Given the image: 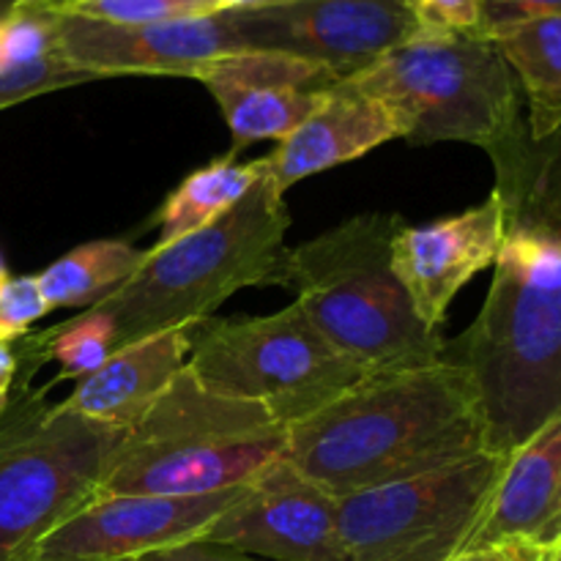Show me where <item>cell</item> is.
Masks as SVG:
<instances>
[{
    "label": "cell",
    "mask_w": 561,
    "mask_h": 561,
    "mask_svg": "<svg viewBox=\"0 0 561 561\" xmlns=\"http://www.w3.org/2000/svg\"><path fill=\"white\" fill-rule=\"evenodd\" d=\"M513 69L535 140L561 129V16L526 22L491 36Z\"/></svg>",
    "instance_id": "obj_20"
},
{
    "label": "cell",
    "mask_w": 561,
    "mask_h": 561,
    "mask_svg": "<svg viewBox=\"0 0 561 561\" xmlns=\"http://www.w3.org/2000/svg\"><path fill=\"white\" fill-rule=\"evenodd\" d=\"M482 3L485 0H409V11L416 33L453 36V33H480Z\"/></svg>",
    "instance_id": "obj_26"
},
{
    "label": "cell",
    "mask_w": 561,
    "mask_h": 561,
    "mask_svg": "<svg viewBox=\"0 0 561 561\" xmlns=\"http://www.w3.org/2000/svg\"><path fill=\"white\" fill-rule=\"evenodd\" d=\"M49 312L47 299L38 288L36 277H11L0 288V340L14 343L31 334L33 323L42 321Z\"/></svg>",
    "instance_id": "obj_25"
},
{
    "label": "cell",
    "mask_w": 561,
    "mask_h": 561,
    "mask_svg": "<svg viewBox=\"0 0 561 561\" xmlns=\"http://www.w3.org/2000/svg\"><path fill=\"white\" fill-rule=\"evenodd\" d=\"M146 261V250L121 239H99L75 247L36 274L38 288L55 307H96L126 283Z\"/></svg>",
    "instance_id": "obj_22"
},
{
    "label": "cell",
    "mask_w": 561,
    "mask_h": 561,
    "mask_svg": "<svg viewBox=\"0 0 561 561\" xmlns=\"http://www.w3.org/2000/svg\"><path fill=\"white\" fill-rule=\"evenodd\" d=\"M137 561H263L255 557H247V553L233 551V548L225 546H214V542H184V546L175 548H164V551L148 553V557L137 559Z\"/></svg>",
    "instance_id": "obj_28"
},
{
    "label": "cell",
    "mask_w": 561,
    "mask_h": 561,
    "mask_svg": "<svg viewBox=\"0 0 561 561\" xmlns=\"http://www.w3.org/2000/svg\"><path fill=\"white\" fill-rule=\"evenodd\" d=\"M55 5L88 20L115 22V25H148V22L208 14L201 0H66Z\"/></svg>",
    "instance_id": "obj_24"
},
{
    "label": "cell",
    "mask_w": 561,
    "mask_h": 561,
    "mask_svg": "<svg viewBox=\"0 0 561 561\" xmlns=\"http://www.w3.org/2000/svg\"><path fill=\"white\" fill-rule=\"evenodd\" d=\"M14 5H16V0H0V16L9 14V11L14 9Z\"/></svg>",
    "instance_id": "obj_34"
},
{
    "label": "cell",
    "mask_w": 561,
    "mask_h": 561,
    "mask_svg": "<svg viewBox=\"0 0 561 561\" xmlns=\"http://www.w3.org/2000/svg\"><path fill=\"white\" fill-rule=\"evenodd\" d=\"M16 3H55V0H16Z\"/></svg>",
    "instance_id": "obj_35"
},
{
    "label": "cell",
    "mask_w": 561,
    "mask_h": 561,
    "mask_svg": "<svg viewBox=\"0 0 561 561\" xmlns=\"http://www.w3.org/2000/svg\"><path fill=\"white\" fill-rule=\"evenodd\" d=\"M16 376H20V356H16V348L0 340V411L9 405L11 394H14Z\"/></svg>",
    "instance_id": "obj_30"
},
{
    "label": "cell",
    "mask_w": 561,
    "mask_h": 561,
    "mask_svg": "<svg viewBox=\"0 0 561 561\" xmlns=\"http://www.w3.org/2000/svg\"><path fill=\"white\" fill-rule=\"evenodd\" d=\"M263 179V159L236 162V157L214 159L192 170L168 195L153 222L159 225L157 247L179 241L233 208Z\"/></svg>",
    "instance_id": "obj_21"
},
{
    "label": "cell",
    "mask_w": 561,
    "mask_h": 561,
    "mask_svg": "<svg viewBox=\"0 0 561 561\" xmlns=\"http://www.w3.org/2000/svg\"><path fill=\"white\" fill-rule=\"evenodd\" d=\"M192 80L203 82L233 135L230 157L257 140L288 137L337 85V77L312 60L272 49H241L222 55Z\"/></svg>",
    "instance_id": "obj_14"
},
{
    "label": "cell",
    "mask_w": 561,
    "mask_h": 561,
    "mask_svg": "<svg viewBox=\"0 0 561 561\" xmlns=\"http://www.w3.org/2000/svg\"><path fill=\"white\" fill-rule=\"evenodd\" d=\"M58 38L66 58L96 80L124 75L195 77L211 60L244 49L228 14L115 25L58 9Z\"/></svg>",
    "instance_id": "obj_13"
},
{
    "label": "cell",
    "mask_w": 561,
    "mask_h": 561,
    "mask_svg": "<svg viewBox=\"0 0 561 561\" xmlns=\"http://www.w3.org/2000/svg\"><path fill=\"white\" fill-rule=\"evenodd\" d=\"M211 392L263 405L285 427L318 414L365 378L296 305L190 327V362Z\"/></svg>",
    "instance_id": "obj_8"
},
{
    "label": "cell",
    "mask_w": 561,
    "mask_h": 561,
    "mask_svg": "<svg viewBox=\"0 0 561 561\" xmlns=\"http://www.w3.org/2000/svg\"><path fill=\"white\" fill-rule=\"evenodd\" d=\"M93 80L60 49L53 3H16L0 16V110Z\"/></svg>",
    "instance_id": "obj_19"
},
{
    "label": "cell",
    "mask_w": 561,
    "mask_h": 561,
    "mask_svg": "<svg viewBox=\"0 0 561 561\" xmlns=\"http://www.w3.org/2000/svg\"><path fill=\"white\" fill-rule=\"evenodd\" d=\"M507 455L351 493L337 502L343 561H447L474 531Z\"/></svg>",
    "instance_id": "obj_9"
},
{
    "label": "cell",
    "mask_w": 561,
    "mask_h": 561,
    "mask_svg": "<svg viewBox=\"0 0 561 561\" xmlns=\"http://www.w3.org/2000/svg\"><path fill=\"white\" fill-rule=\"evenodd\" d=\"M546 559V548H537L531 542H496V546H482V548H466L458 551L447 561H542Z\"/></svg>",
    "instance_id": "obj_29"
},
{
    "label": "cell",
    "mask_w": 561,
    "mask_h": 561,
    "mask_svg": "<svg viewBox=\"0 0 561 561\" xmlns=\"http://www.w3.org/2000/svg\"><path fill=\"white\" fill-rule=\"evenodd\" d=\"M126 431L47 403L27 381L0 411V561H25L42 537L99 496Z\"/></svg>",
    "instance_id": "obj_7"
},
{
    "label": "cell",
    "mask_w": 561,
    "mask_h": 561,
    "mask_svg": "<svg viewBox=\"0 0 561 561\" xmlns=\"http://www.w3.org/2000/svg\"><path fill=\"white\" fill-rule=\"evenodd\" d=\"M115 351V323L99 307H88L82 316L69 318L53 329L22 337L20 370L22 367H42L44 362H58L60 378H85L104 365Z\"/></svg>",
    "instance_id": "obj_23"
},
{
    "label": "cell",
    "mask_w": 561,
    "mask_h": 561,
    "mask_svg": "<svg viewBox=\"0 0 561 561\" xmlns=\"http://www.w3.org/2000/svg\"><path fill=\"white\" fill-rule=\"evenodd\" d=\"M510 540L546 551L561 542V414L504 458L485 510L460 551Z\"/></svg>",
    "instance_id": "obj_17"
},
{
    "label": "cell",
    "mask_w": 561,
    "mask_h": 561,
    "mask_svg": "<svg viewBox=\"0 0 561 561\" xmlns=\"http://www.w3.org/2000/svg\"><path fill=\"white\" fill-rule=\"evenodd\" d=\"M288 427L263 405L211 392L190 367L124 433L99 493L208 496L285 458Z\"/></svg>",
    "instance_id": "obj_4"
},
{
    "label": "cell",
    "mask_w": 561,
    "mask_h": 561,
    "mask_svg": "<svg viewBox=\"0 0 561 561\" xmlns=\"http://www.w3.org/2000/svg\"><path fill=\"white\" fill-rule=\"evenodd\" d=\"M502 236L504 211L496 192L431 225H400L392 239V268L427 327L442 332L455 296L493 266Z\"/></svg>",
    "instance_id": "obj_15"
},
{
    "label": "cell",
    "mask_w": 561,
    "mask_h": 561,
    "mask_svg": "<svg viewBox=\"0 0 561 561\" xmlns=\"http://www.w3.org/2000/svg\"><path fill=\"white\" fill-rule=\"evenodd\" d=\"M561 16V0H485L482 3V36H496L526 22Z\"/></svg>",
    "instance_id": "obj_27"
},
{
    "label": "cell",
    "mask_w": 561,
    "mask_h": 561,
    "mask_svg": "<svg viewBox=\"0 0 561 561\" xmlns=\"http://www.w3.org/2000/svg\"><path fill=\"white\" fill-rule=\"evenodd\" d=\"M190 362V329H170L121 345L99 370L80 378L60 409L99 425L129 431Z\"/></svg>",
    "instance_id": "obj_18"
},
{
    "label": "cell",
    "mask_w": 561,
    "mask_h": 561,
    "mask_svg": "<svg viewBox=\"0 0 561 561\" xmlns=\"http://www.w3.org/2000/svg\"><path fill=\"white\" fill-rule=\"evenodd\" d=\"M55 3H66V0H55Z\"/></svg>",
    "instance_id": "obj_36"
},
{
    "label": "cell",
    "mask_w": 561,
    "mask_h": 561,
    "mask_svg": "<svg viewBox=\"0 0 561 561\" xmlns=\"http://www.w3.org/2000/svg\"><path fill=\"white\" fill-rule=\"evenodd\" d=\"M225 14L244 49L312 60L337 80L359 75L416 36L409 0H283Z\"/></svg>",
    "instance_id": "obj_10"
},
{
    "label": "cell",
    "mask_w": 561,
    "mask_h": 561,
    "mask_svg": "<svg viewBox=\"0 0 561 561\" xmlns=\"http://www.w3.org/2000/svg\"><path fill=\"white\" fill-rule=\"evenodd\" d=\"M290 214L285 195L263 179L206 228L146 250V261L99 301L115 323V348L170 329L208 321L219 305L252 285H268Z\"/></svg>",
    "instance_id": "obj_5"
},
{
    "label": "cell",
    "mask_w": 561,
    "mask_h": 561,
    "mask_svg": "<svg viewBox=\"0 0 561 561\" xmlns=\"http://www.w3.org/2000/svg\"><path fill=\"white\" fill-rule=\"evenodd\" d=\"M11 279V274H9V266H5V257L0 255V288H3L5 283H9Z\"/></svg>",
    "instance_id": "obj_32"
},
{
    "label": "cell",
    "mask_w": 561,
    "mask_h": 561,
    "mask_svg": "<svg viewBox=\"0 0 561 561\" xmlns=\"http://www.w3.org/2000/svg\"><path fill=\"white\" fill-rule=\"evenodd\" d=\"M403 135V121L383 99L340 80L272 153L261 157L263 173L285 195L299 181L354 162Z\"/></svg>",
    "instance_id": "obj_16"
},
{
    "label": "cell",
    "mask_w": 561,
    "mask_h": 561,
    "mask_svg": "<svg viewBox=\"0 0 561 561\" xmlns=\"http://www.w3.org/2000/svg\"><path fill=\"white\" fill-rule=\"evenodd\" d=\"M398 214H356L285 247L268 285L294 294L307 321L365 376L442 362V332L416 316L392 268Z\"/></svg>",
    "instance_id": "obj_3"
},
{
    "label": "cell",
    "mask_w": 561,
    "mask_h": 561,
    "mask_svg": "<svg viewBox=\"0 0 561 561\" xmlns=\"http://www.w3.org/2000/svg\"><path fill=\"white\" fill-rule=\"evenodd\" d=\"M504 236L480 316L442 359L474 383L488 449L510 455L561 414V129L520 126L499 151Z\"/></svg>",
    "instance_id": "obj_1"
},
{
    "label": "cell",
    "mask_w": 561,
    "mask_h": 561,
    "mask_svg": "<svg viewBox=\"0 0 561 561\" xmlns=\"http://www.w3.org/2000/svg\"><path fill=\"white\" fill-rule=\"evenodd\" d=\"M247 485L208 496L99 493L42 537L25 561H137L164 548L195 542Z\"/></svg>",
    "instance_id": "obj_11"
},
{
    "label": "cell",
    "mask_w": 561,
    "mask_h": 561,
    "mask_svg": "<svg viewBox=\"0 0 561 561\" xmlns=\"http://www.w3.org/2000/svg\"><path fill=\"white\" fill-rule=\"evenodd\" d=\"M337 496L277 458L252 477L239 499L214 520L203 542L272 561H343Z\"/></svg>",
    "instance_id": "obj_12"
},
{
    "label": "cell",
    "mask_w": 561,
    "mask_h": 561,
    "mask_svg": "<svg viewBox=\"0 0 561 561\" xmlns=\"http://www.w3.org/2000/svg\"><path fill=\"white\" fill-rule=\"evenodd\" d=\"M203 9L208 14H225V11H241V9H261V5L283 3V0H201Z\"/></svg>",
    "instance_id": "obj_31"
},
{
    "label": "cell",
    "mask_w": 561,
    "mask_h": 561,
    "mask_svg": "<svg viewBox=\"0 0 561 561\" xmlns=\"http://www.w3.org/2000/svg\"><path fill=\"white\" fill-rule=\"evenodd\" d=\"M488 449L474 383L449 362L365 376L288 427L285 458L332 496L463 463Z\"/></svg>",
    "instance_id": "obj_2"
},
{
    "label": "cell",
    "mask_w": 561,
    "mask_h": 561,
    "mask_svg": "<svg viewBox=\"0 0 561 561\" xmlns=\"http://www.w3.org/2000/svg\"><path fill=\"white\" fill-rule=\"evenodd\" d=\"M348 82L383 99L416 148L471 142L491 157L526 124L518 80L482 33H416Z\"/></svg>",
    "instance_id": "obj_6"
},
{
    "label": "cell",
    "mask_w": 561,
    "mask_h": 561,
    "mask_svg": "<svg viewBox=\"0 0 561 561\" xmlns=\"http://www.w3.org/2000/svg\"><path fill=\"white\" fill-rule=\"evenodd\" d=\"M542 561H561V542H557L553 548H548L546 559H542Z\"/></svg>",
    "instance_id": "obj_33"
}]
</instances>
